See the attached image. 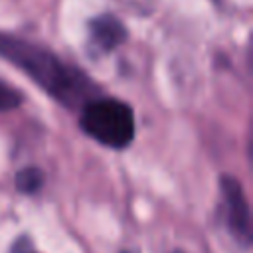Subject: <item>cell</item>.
Wrapping results in <instances>:
<instances>
[{
	"label": "cell",
	"mask_w": 253,
	"mask_h": 253,
	"mask_svg": "<svg viewBox=\"0 0 253 253\" xmlns=\"http://www.w3.org/2000/svg\"><path fill=\"white\" fill-rule=\"evenodd\" d=\"M0 57L22 69L65 107H83L97 93V85L81 69L67 65L51 49L24 38L0 32Z\"/></svg>",
	"instance_id": "6da1fadb"
},
{
	"label": "cell",
	"mask_w": 253,
	"mask_h": 253,
	"mask_svg": "<svg viewBox=\"0 0 253 253\" xmlns=\"http://www.w3.org/2000/svg\"><path fill=\"white\" fill-rule=\"evenodd\" d=\"M79 126L99 144L123 150L134 138V113L119 99L93 97L81 107Z\"/></svg>",
	"instance_id": "7a4b0ae2"
},
{
	"label": "cell",
	"mask_w": 253,
	"mask_h": 253,
	"mask_svg": "<svg viewBox=\"0 0 253 253\" xmlns=\"http://www.w3.org/2000/svg\"><path fill=\"white\" fill-rule=\"evenodd\" d=\"M219 192L223 198V219L227 225L229 235L241 245L249 247L251 243V215L249 204L243 192V186L233 176L219 178Z\"/></svg>",
	"instance_id": "3957f363"
},
{
	"label": "cell",
	"mask_w": 253,
	"mask_h": 253,
	"mask_svg": "<svg viewBox=\"0 0 253 253\" xmlns=\"http://www.w3.org/2000/svg\"><path fill=\"white\" fill-rule=\"evenodd\" d=\"M87 34H89L87 36L89 47L95 53H109L117 49L126 42V36H128L123 22L109 12L91 18L87 24Z\"/></svg>",
	"instance_id": "277c9868"
},
{
	"label": "cell",
	"mask_w": 253,
	"mask_h": 253,
	"mask_svg": "<svg viewBox=\"0 0 253 253\" xmlns=\"http://www.w3.org/2000/svg\"><path fill=\"white\" fill-rule=\"evenodd\" d=\"M43 182H45V176H43V172L38 166H26V168L18 170L16 176H14V186L22 194H36V192H40Z\"/></svg>",
	"instance_id": "5b68a950"
},
{
	"label": "cell",
	"mask_w": 253,
	"mask_h": 253,
	"mask_svg": "<svg viewBox=\"0 0 253 253\" xmlns=\"http://www.w3.org/2000/svg\"><path fill=\"white\" fill-rule=\"evenodd\" d=\"M22 101H24V95L16 87H12L4 79H0V111H12V109L20 107Z\"/></svg>",
	"instance_id": "8992f818"
},
{
	"label": "cell",
	"mask_w": 253,
	"mask_h": 253,
	"mask_svg": "<svg viewBox=\"0 0 253 253\" xmlns=\"http://www.w3.org/2000/svg\"><path fill=\"white\" fill-rule=\"evenodd\" d=\"M10 253H38V251L34 249L32 241H30L26 235H22L20 239H16V241H14V245H12Z\"/></svg>",
	"instance_id": "52a82bcc"
},
{
	"label": "cell",
	"mask_w": 253,
	"mask_h": 253,
	"mask_svg": "<svg viewBox=\"0 0 253 253\" xmlns=\"http://www.w3.org/2000/svg\"><path fill=\"white\" fill-rule=\"evenodd\" d=\"M117 253H138L136 249H121V251H117Z\"/></svg>",
	"instance_id": "ba28073f"
},
{
	"label": "cell",
	"mask_w": 253,
	"mask_h": 253,
	"mask_svg": "<svg viewBox=\"0 0 253 253\" xmlns=\"http://www.w3.org/2000/svg\"><path fill=\"white\" fill-rule=\"evenodd\" d=\"M172 253H184V251H180V249H176V251H172Z\"/></svg>",
	"instance_id": "9c48e42d"
}]
</instances>
